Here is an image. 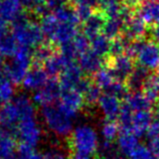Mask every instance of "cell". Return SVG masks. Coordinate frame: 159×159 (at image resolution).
Segmentation results:
<instances>
[{
  "label": "cell",
  "mask_w": 159,
  "mask_h": 159,
  "mask_svg": "<svg viewBox=\"0 0 159 159\" xmlns=\"http://www.w3.org/2000/svg\"><path fill=\"white\" fill-rule=\"evenodd\" d=\"M70 148L76 159H93L100 148V134L88 123L74 127L70 135Z\"/></svg>",
  "instance_id": "1"
},
{
  "label": "cell",
  "mask_w": 159,
  "mask_h": 159,
  "mask_svg": "<svg viewBox=\"0 0 159 159\" xmlns=\"http://www.w3.org/2000/svg\"><path fill=\"white\" fill-rule=\"evenodd\" d=\"M40 27L44 37L52 45L65 44L73 40L78 34V23L61 19L53 13H48L40 17Z\"/></svg>",
  "instance_id": "2"
},
{
  "label": "cell",
  "mask_w": 159,
  "mask_h": 159,
  "mask_svg": "<svg viewBox=\"0 0 159 159\" xmlns=\"http://www.w3.org/2000/svg\"><path fill=\"white\" fill-rule=\"evenodd\" d=\"M11 33L20 48L33 52L43 43L45 37L40 25L29 19L25 13H22L11 23Z\"/></svg>",
  "instance_id": "3"
},
{
  "label": "cell",
  "mask_w": 159,
  "mask_h": 159,
  "mask_svg": "<svg viewBox=\"0 0 159 159\" xmlns=\"http://www.w3.org/2000/svg\"><path fill=\"white\" fill-rule=\"evenodd\" d=\"M41 118L47 129L57 137L65 138L74 129V118L60 107L58 104L41 108Z\"/></svg>",
  "instance_id": "4"
},
{
  "label": "cell",
  "mask_w": 159,
  "mask_h": 159,
  "mask_svg": "<svg viewBox=\"0 0 159 159\" xmlns=\"http://www.w3.org/2000/svg\"><path fill=\"white\" fill-rule=\"evenodd\" d=\"M32 66V52L25 48H18L14 57L4 68L6 77L13 85L22 84L27 72Z\"/></svg>",
  "instance_id": "5"
},
{
  "label": "cell",
  "mask_w": 159,
  "mask_h": 159,
  "mask_svg": "<svg viewBox=\"0 0 159 159\" xmlns=\"http://www.w3.org/2000/svg\"><path fill=\"white\" fill-rule=\"evenodd\" d=\"M15 137L20 142V145L34 148L43 139V129L37 119L29 120L20 124L13 132Z\"/></svg>",
  "instance_id": "6"
},
{
  "label": "cell",
  "mask_w": 159,
  "mask_h": 159,
  "mask_svg": "<svg viewBox=\"0 0 159 159\" xmlns=\"http://www.w3.org/2000/svg\"><path fill=\"white\" fill-rule=\"evenodd\" d=\"M61 94V88L60 82L56 78H52L48 80V83L41 89L34 92L32 101L36 105L43 108L56 104L57 100H60Z\"/></svg>",
  "instance_id": "7"
},
{
  "label": "cell",
  "mask_w": 159,
  "mask_h": 159,
  "mask_svg": "<svg viewBox=\"0 0 159 159\" xmlns=\"http://www.w3.org/2000/svg\"><path fill=\"white\" fill-rule=\"evenodd\" d=\"M135 60H137L138 65L145 69L156 70L159 66V45L153 40L143 39Z\"/></svg>",
  "instance_id": "8"
},
{
  "label": "cell",
  "mask_w": 159,
  "mask_h": 159,
  "mask_svg": "<svg viewBox=\"0 0 159 159\" xmlns=\"http://www.w3.org/2000/svg\"><path fill=\"white\" fill-rule=\"evenodd\" d=\"M134 68H135V66H134L133 58H131L127 54H123V56L109 60L108 69L110 70L115 81L126 83Z\"/></svg>",
  "instance_id": "9"
},
{
  "label": "cell",
  "mask_w": 159,
  "mask_h": 159,
  "mask_svg": "<svg viewBox=\"0 0 159 159\" xmlns=\"http://www.w3.org/2000/svg\"><path fill=\"white\" fill-rule=\"evenodd\" d=\"M21 122V113L13 100L0 106V125L4 130L13 133Z\"/></svg>",
  "instance_id": "10"
},
{
  "label": "cell",
  "mask_w": 159,
  "mask_h": 159,
  "mask_svg": "<svg viewBox=\"0 0 159 159\" xmlns=\"http://www.w3.org/2000/svg\"><path fill=\"white\" fill-rule=\"evenodd\" d=\"M58 105L70 116L75 118L85 105V100L84 96L77 91L65 90L61 91Z\"/></svg>",
  "instance_id": "11"
},
{
  "label": "cell",
  "mask_w": 159,
  "mask_h": 159,
  "mask_svg": "<svg viewBox=\"0 0 159 159\" xmlns=\"http://www.w3.org/2000/svg\"><path fill=\"white\" fill-rule=\"evenodd\" d=\"M152 119L153 114L151 110L132 112L130 123H129L127 130L125 131L135 134L137 137L144 136L145 134H147L150 124L152 122Z\"/></svg>",
  "instance_id": "12"
},
{
  "label": "cell",
  "mask_w": 159,
  "mask_h": 159,
  "mask_svg": "<svg viewBox=\"0 0 159 159\" xmlns=\"http://www.w3.org/2000/svg\"><path fill=\"white\" fill-rule=\"evenodd\" d=\"M83 72L80 66L76 62H70L66 66L64 72L60 76V85L61 91L75 90L76 91L79 83L83 80Z\"/></svg>",
  "instance_id": "13"
},
{
  "label": "cell",
  "mask_w": 159,
  "mask_h": 159,
  "mask_svg": "<svg viewBox=\"0 0 159 159\" xmlns=\"http://www.w3.org/2000/svg\"><path fill=\"white\" fill-rule=\"evenodd\" d=\"M146 32H147V23L137 13H134L125 24L121 35L126 37L128 40L133 41L144 39Z\"/></svg>",
  "instance_id": "14"
},
{
  "label": "cell",
  "mask_w": 159,
  "mask_h": 159,
  "mask_svg": "<svg viewBox=\"0 0 159 159\" xmlns=\"http://www.w3.org/2000/svg\"><path fill=\"white\" fill-rule=\"evenodd\" d=\"M48 76L45 73L43 66H31L22 82V86L28 91H39L48 81Z\"/></svg>",
  "instance_id": "15"
},
{
  "label": "cell",
  "mask_w": 159,
  "mask_h": 159,
  "mask_svg": "<svg viewBox=\"0 0 159 159\" xmlns=\"http://www.w3.org/2000/svg\"><path fill=\"white\" fill-rule=\"evenodd\" d=\"M104 64H105V58L98 56L90 48L80 56L78 65L84 74L95 75L103 69Z\"/></svg>",
  "instance_id": "16"
},
{
  "label": "cell",
  "mask_w": 159,
  "mask_h": 159,
  "mask_svg": "<svg viewBox=\"0 0 159 159\" xmlns=\"http://www.w3.org/2000/svg\"><path fill=\"white\" fill-rule=\"evenodd\" d=\"M98 106L106 120L115 121L117 118H119L121 109H122L120 99L108 94H103L101 96L98 102Z\"/></svg>",
  "instance_id": "17"
},
{
  "label": "cell",
  "mask_w": 159,
  "mask_h": 159,
  "mask_svg": "<svg viewBox=\"0 0 159 159\" xmlns=\"http://www.w3.org/2000/svg\"><path fill=\"white\" fill-rule=\"evenodd\" d=\"M22 8L20 0H0V17L12 23L23 13Z\"/></svg>",
  "instance_id": "18"
},
{
  "label": "cell",
  "mask_w": 159,
  "mask_h": 159,
  "mask_svg": "<svg viewBox=\"0 0 159 159\" xmlns=\"http://www.w3.org/2000/svg\"><path fill=\"white\" fill-rule=\"evenodd\" d=\"M117 149L123 155L130 156L139 147V137L127 131H121L117 138Z\"/></svg>",
  "instance_id": "19"
},
{
  "label": "cell",
  "mask_w": 159,
  "mask_h": 159,
  "mask_svg": "<svg viewBox=\"0 0 159 159\" xmlns=\"http://www.w3.org/2000/svg\"><path fill=\"white\" fill-rule=\"evenodd\" d=\"M106 22V16L102 12H93L87 20L84 21L83 25V33L92 39L98 34H101L103 31L104 25Z\"/></svg>",
  "instance_id": "20"
},
{
  "label": "cell",
  "mask_w": 159,
  "mask_h": 159,
  "mask_svg": "<svg viewBox=\"0 0 159 159\" xmlns=\"http://www.w3.org/2000/svg\"><path fill=\"white\" fill-rule=\"evenodd\" d=\"M150 76L151 75H150L149 70L138 65L134 68L133 72L129 76L125 84H126L128 90H131L133 92H139L141 89H143L146 81L149 79Z\"/></svg>",
  "instance_id": "21"
},
{
  "label": "cell",
  "mask_w": 159,
  "mask_h": 159,
  "mask_svg": "<svg viewBox=\"0 0 159 159\" xmlns=\"http://www.w3.org/2000/svg\"><path fill=\"white\" fill-rule=\"evenodd\" d=\"M125 106L128 107L132 112L138 111H147L151 110V104L146 96L141 92H132L128 94L125 98V102L123 103Z\"/></svg>",
  "instance_id": "22"
},
{
  "label": "cell",
  "mask_w": 159,
  "mask_h": 159,
  "mask_svg": "<svg viewBox=\"0 0 159 159\" xmlns=\"http://www.w3.org/2000/svg\"><path fill=\"white\" fill-rule=\"evenodd\" d=\"M69 64H70V62L66 61L60 52H54L52 56L44 62L43 66L48 77L57 78V76H61V74L64 72L66 66Z\"/></svg>",
  "instance_id": "23"
},
{
  "label": "cell",
  "mask_w": 159,
  "mask_h": 159,
  "mask_svg": "<svg viewBox=\"0 0 159 159\" xmlns=\"http://www.w3.org/2000/svg\"><path fill=\"white\" fill-rule=\"evenodd\" d=\"M120 134V126L114 120H105L100 128V135L103 143H112L117 140Z\"/></svg>",
  "instance_id": "24"
},
{
  "label": "cell",
  "mask_w": 159,
  "mask_h": 159,
  "mask_svg": "<svg viewBox=\"0 0 159 159\" xmlns=\"http://www.w3.org/2000/svg\"><path fill=\"white\" fill-rule=\"evenodd\" d=\"M14 86L6 77L4 70H0V106L10 102L14 98Z\"/></svg>",
  "instance_id": "25"
},
{
  "label": "cell",
  "mask_w": 159,
  "mask_h": 159,
  "mask_svg": "<svg viewBox=\"0 0 159 159\" xmlns=\"http://www.w3.org/2000/svg\"><path fill=\"white\" fill-rule=\"evenodd\" d=\"M110 39H108L104 34H98L90 39V48L98 56L105 58L109 56L110 51Z\"/></svg>",
  "instance_id": "26"
},
{
  "label": "cell",
  "mask_w": 159,
  "mask_h": 159,
  "mask_svg": "<svg viewBox=\"0 0 159 159\" xmlns=\"http://www.w3.org/2000/svg\"><path fill=\"white\" fill-rule=\"evenodd\" d=\"M18 43L11 32H6L0 39V53L2 57H12L18 51Z\"/></svg>",
  "instance_id": "27"
},
{
  "label": "cell",
  "mask_w": 159,
  "mask_h": 159,
  "mask_svg": "<svg viewBox=\"0 0 159 159\" xmlns=\"http://www.w3.org/2000/svg\"><path fill=\"white\" fill-rule=\"evenodd\" d=\"M16 144L14 137L8 131H0V158L12 155Z\"/></svg>",
  "instance_id": "28"
},
{
  "label": "cell",
  "mask_w": 159,
  "mask_h": 159,
  "mask_svg": "<svg viewBox=\"0 0 159 159\" xmlns=\"http://www.w3.org/2000/svg\"><path fill=\"white\" fill-rule=\"evenodd\" d=\"M53 53L54 52H53V48L52 44L43 43L32 52V66H43L44 62L47 61Z\"/></svg>",
  "instance_id": "29"
},
{
  "label": "cell",
  "mask_w": 159,
  "mask_h": 159,
  "mask_svg": "<svg viewBox=\"0 0 159 159\" xmlns=\"http://www.w3.org/2000/svg\"><path fill=\"white\" fill-rule=\"evenodd\" d=\"M131 41L128 40L126 37H124L122 35L118 36L117 39H113L110 43V51H109V57H117L123 54H126V51L129 43Z\"/></svg>",
  "instance_id": "30"
},
{
  "label": "cell",
  "mask_w": 159,
  "mask_h": 159,
  "mask_svg": "<svg viewBox=\"0 0 159 159\" xmlns=\"http://www.w3.org/2000/svg\"><path fill=\"white\" fill-rule=\"evenodd\" d=\"M143 93L150 102L157 101L159 97V81L155 76H150L143 87Z\"/></svg>",
  "instance_id": "31"
},
{
  "label": "cell",
  "mask_w": 159,
  "mask_h": 159,
  "mask_svg": "<svg viewBox=\"0 0 159 159\" xmlns=\"http://www.w3.org/2000/svg\"><path fill=\"white\" fill-rule=\"evenodd\" d=\"M124 0H100L99 7L102 9V13L108 17L116 14L124 6Z\"/></svg>",
  "instance_id": "32"
},
{
  "label": "cell",
  "mask_w": 159,
  "mask_h": 159,
  "mask_svg": "<svg viewBox=\"0 0 159 159\" xmlns=\"http://www.w3.org/2000/svg\"><path fill=\"white\" fill-rule=\"evenodd\" d=\"M113 82H115L114 78H113L110 70L108 68L101 69L97 74H95L94 77V83L97 85L100 89L104 91L107 87H109Z\"/></svg>",
  "instance_id": "33"
},
{
  "label": "cell",
  "mask_w": 159,
  "mask_h": 159,
  "mask_svg": "<svg viewBox=\"0 0 159 159\" xmlns=\"http://www.w3.org/2000/svg\"><path fill=\"white\" fill-rule=\"evenodd\" d=\"M102 95V90L94 82H92L90 87L88 88V90L83 95L84 100H85V104L89 106L96 105V104H98Z\"/></svg>",
  "instance_id": "34"
},
{
  "label": "cell",
  "mask_w": 159,
  "mask_h": 159,
  "mask_svg": "<svg viewBox=\"0 0 159 159\" xmlns=\"http://www.w3.org/2000/svg\"><path fill=\"white\" fill-rule=\"evenodd\" d=\"M128 88L126 86V84H124L122 82L115 81L113 82L109 87H107L104 90V94H108L111 96H114L117 98H126V96L128 95Z\"/></svg>",
  "instance_id": "35"
},
{
  "label": "cell",
  "mask_w": 159,
  "mask_h": 159,
  "mask_svg": "<svg viewBox=\"0 0 159 159\" xmlns=\"http://www.w3.org/2000/svg\"><path fill=\"white\" fill-rule=\"evenodd\" d=\"M45 1L47 0H20L23 8L34 12L35 14L39 15L40 17L48 14V12L44 8Z\"/></svg>",
  "instance_id": "36"
},
{
  "label": "cell",
  "mask_w": 159,
  "mask_h": 159,
  "mask_svg": "<svg viewBox=\"0 0 159 159\" xmlns=\"http://www.w3.org/2000/svg\"><path fill=\"white\" fill-rule=\"evenodd\" d=\"M18 159H44V154L28 146L20 145L18 148Z\"/></svg>",
  "instance_id": "37"
},
{
  "label": "cell",
  "mask_w": 159,
  "mask_h": 159,
  "mask_svg": "<svg viewBox=\"0 0 159 159\" xmlns=\"http://www.w3.org/2000/svg\"><path fill=\"white\" fill-rule=\"evenodd\" d=\"M129 159H157V157L151 152L147 146H142L140 145L135 151H134Z\"/></svg>",
  "instance_id": "38"
},
{
  "label": "cell",
  "mask_w": 159,
  "mask_h": 159,
  "mask_svg": "<svg viewBox=\"0 0 159 159\" xmlns=\"http://www.w3.org/2000/svg\"><path fill=\"white\" fill-rule=\"evenodd\" d=\"M69 2V0H47L44 8L48 13H54V12L68 6Z\"/></svg>",
  "instance_id": "39"
},
{
  "label": "cell",
  "mask_w": 159,
  "mask_h": 159,
  "mask_svg": "<svg viewBox=\"0 0 159 159\" xmlns=\"http://www.w3.org/2000/svg\"><path fill=\"white\" fill-rule=\"evenodd\" d=\"M159 135V110L153 115L152 122L150 124V127L147 131L148 138L155 137Z\"/></svg>",
  "instance_id": "40"
},
{
  "label": "cell",
  "mask_w": 159,
  "mask_h": 159,
  "mask_svg": "<svg viewBox=\"0 0 159 159\" xmlns=\"http://www.w3.org/2000/svg\"><path fill=\"white\" fill-rule=\"evenodd\" d=\"M75 7H88L95 9L100 5V0H69Z\"/></svg>",
  "instance_id": "41"
},
{
  "label": "cell",
  "mask_w": 159,
  "mask_h": 159,
  "mask_svg": "<svg viewBox=\"0 0 159 159\" xmlns=\"http://www.w3.org/2000/svg\"><path fill=\"white\" fill-rule=\"evenodd\" d=\"M147 147L151 150V152L156 157H159V135L149 138Z\"/></svg>",
  "instance_id": "42"
},
{
  "label": "cell",
  "mask_w": 159,
  "mask_h": 159,
  "mask_svg": "<svg viewBox=\"0 0 159 159\" xmlns=\"http://www.w3.org/2000/svg\"><path fill=\"white\" fill-rule=\"evenodd\" d=\"M151 37L152 40L157 45H159V22L155 23L151 29Z\"/></svg>",
  "instance_id": "43"
},
{
  "label": "cell",
  "mask_w": 159,
  "mask_h": 159,
  "mask_svg": "<svg viewBox=\"0 0 159 159\" xmlns=\"http://www.w3.org/2000/svg\"><path fill=\"white\" fill-rule=\"evenodd\" d=\"M7 32V29H6V22L0 17V39H2L4 36V34Z\"/></svg>",
  "instance_id": "44"
},
{
  "label": "cell",
  "mask_w": 159,
  "mask_h": 159,
  "mask_svg": "<svg viewBox=\"0 0 159 159\" xmlns=\"http://www.w3.org/2000/svg\"><path fill=\"white\" fill-rule=\"evenodd\" d=\"M124 1H126V3L128 4V5L132 7L133 5L139 6L140 4H142L144 1H146V0H124Z\"/></svg>",
  "instance_id": "45"
},
{
  "label": "cell",
  "mask_w": 159,
  "mask_h": 159,
  "mask_svg": "<svg viewBox=\"0 0 159 159\" xmlns=\"http://www.w3.org/2000/svg\"><path fill=\"white\" fill-rule=\"evenodd\" d=\"M0 159H18V157H16L15 155H9V156H5V157H1Z\"/></svg>",
  "instance_id": "46"
},
{
  "label": "cell",
  "mask_w": 159,
  "mask_h": 159,
  "mask_svg": "<svg viewBox=\"0 0 159 159\" xmlns=\"http://www.w3.org/2000/svg\"><path fill=\"white\" fill-rule=\"evenodd\" d=\"M107 159H124V158L120 157V156H110V157H108Z\"/></svg>",
  "instance_id": "47"
},
{
  "label": "cell",
  "mask_w": 159,
  "mask_h": 159,
  "mask_svg": "<svg viewBox=\"0 0 159 159\" xmlns=\"http://www.w3.org/2000/svg\"><path fill=\"white\" fill-rule=\"evenodd\" d=\"M155 77L157 78V80L159 81V66L156 69V74H155Z\"/></svg>",
  "instance_id": "48"
},
{
  "label": "cell",
  "mask_w": 159,
  "mask_h": 159,
  "mask_svg": "<svg viewBox=\"0 0 159 159\" xmlns=\"http://www.w3.org/2000/svg\"><path fill=\"white\" fill-rule=\"evenodd\" d=\"M64 159H76V158H72V157H68V156H66Z\"/></svg>",
  "instance_id": "49"
},
{
  "label": "cell",
  "mask_w": 159,
  "mask_h": 159,
  "mask_svg": "<svg viewBox=\"0 0 159 159\" xmlns=\"http://www.w3.org/2000/svg\"><path fill=\"white\" fill-rule=\"evenodd\" d=\"M157 102H158V104H159V97H158V100H157Z\"/></svg>",
  "instance_id": "50"
}]
</instances>
